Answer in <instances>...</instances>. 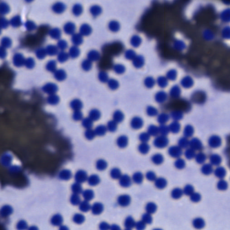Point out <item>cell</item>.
<instances>
[{
	"label": "cell",
	"instance_id": "obj_1",
	"mask_svg": "<svg viewBox=\"0 0 230 230\" xmlns=\"http://www.w3.org/2000/svg\"><path fill=\"white\" fill-rule=\"evenodd\" d=\"M169 140L166 136H158L154 140L153 144L156 147L158 148H163L168 145Z\"/></svg>",
	"mask_w": 230,
	"mask_h": 230
},
{
	"label": "cell",
	"instance_id": "obj_2",
	"mask_svg": "<svg viewBox=\"0 0 230 230\" xmlns=\"http://www.w3.org/2000/svg\"><path fill=\"white\" fill-rule=\"evenodd\" d=\"M168 153L171 157L178 158L182 154L181 148L177 146L170 147L168 149Z\"/></svg>",
	"mask_w": 230,
	"mask_h": 230
},
{
	"label": "cell",
	"instance_id": "obj_3",
	"mask_svg": "<svg viewBox=\"0 0 230 230\" xmlns=\"http://www.w3.org/2000/svg\"><path fill=\"white\" fill-rule=\"evenodd\" d=\"M118 204L122 207H126L130 205L131 201V198L128 195H121L117 199Z\"/></svg>",
	"mask_w": 230,
	"mask_h": 230
},
{
	"label": "cell",
	"instance_id": "obj_4",
	"mask_svg": "<svg viewBox=\"0 0 230 230\" xmlns=\"http://www.w3.org/2000/svg\"><path fill=\"white\" fill-rule=\"evenodd\" d=\"M130 125L132 128L135 130H138L142 127L143 121L140 117L135 116L132 119Z\"/></svg>",
	"mask_w": 230,
	"mask_h": 230
},
{
	"label": "cell",
	"instance_id": "obj_5",
	"mask_svg": "<svg viewBox=\"0 0 230 230\" xmlns=\"http://www.w3.org/2000/svg\"><path fill=\"white\" fill-rule=\"evenodd\" d=\"M119 183L120 185L123 187H128L130 186L132 184L131 178L127 175H122L119 179Z\"/></svg>",
	"mask_w": 230,
	"mask_h": 230
},
{
	"label": "cell",
	"instance_id": "obj_6",
	"mask_svg": "<svg viewBox=\"0 0 230 230\" xmlns=\"http://www.w3.org/2000/svg\"><path fill=\"white\" fill-rule=\"evenodd\" d=\"M116 143L120 148H125L128 144V137L126 135L120 136L117 139Z\"/></svg>",
	"mask_w": 230,
	"mask_h": 230
},
{
	"label": "cell",
	"instance_id": "obj_7",
	"mask_svg": "<svg viewBox=\"0 0 230 230\" xmlns=\"http://www.w3.org/2000/svg\"><path fill=\"white\" fill-rule=\"evenodd\" d=\"M155 181V186L159 189H164L167 184L166 180L163 177L157 178Z\"/></svg>",
	"mask_w": 230,
	"mask_h": 230
},
{
	"label": "cell",
	"instance_id": "obj_8",
	"mask_svg": "<svg viewBox=\"0 0 230 230\" xmlns=\"http://www.w3.org/2000/svg\"><path fill=\"white\" fill-rule=\"evenodd\" d=\"M135 224L136 222L134 220V218L130 216H129L126 218L124 225L126 229H132L135 226Z\"/></svg>",
	"mask_w": 230,
	"mask_h": 230
},
{
	"label": "cell",
	"instance_id": "obj_9",
	"mask_svg": "<svg viewBox=\"0 0 230 230\" xmlns=\"http://www.w3.org/2000/svg\"><path fill=\"white\" fill-rule=\"evenodd\" d=\"M170 116L169 114L166 113H162L160 114L157 117V121L160 125L165 124L166 122L170 120Z\"/></svg>",
	"mask_w": 230,
	"mask_h": 230
},
{
	"label": "cell",
	"instance_id": "obj_10",
	"mask_svg": "<svg viewBox=\"0 0 230 230\" xmlns=\"http://www.w3.org/2000/svg\"><path fill=\"white\" fill-rule=\"evenodd\" d=\"M113 119L116 123L122 122L124 119V115L122 111L120 110L115 111L113 115Z\"/></svg>",
	"mask_w": 230,
	"mask_h": 230
},
{
	"label": "cell",
	"instance_id": "obj_11",
	"mask_svg": "<svg viewBox=\"0 0 230 230\" xmlns=\"http://www.w3.org/2000/svg\"><path fill=\"white\" fill-rule=\"evenodd\" d=\"M170 131L174 134L179 133L180 129V126L177 121H174L169 126Z\"/></svg>",
	"mask_w": 230,
	"mask_h": 230
},
{
	"label": "cell",
	"instance_id": "obj_12",
	"mask_svg": "<svg viewBox=\"0 0 230 230\" xmlns=\"http://www.w3.org/2000/svg\"><path fill=\"white\" fill-rule=\"evenodd\" d=\"M147 133L150 136H157L159 134V127L155 125H150L147 129Z\"/></svg>",
	"mask_w": 230,
	"mask_h": 230
},
{
	"label": "cell",
	"instance_id": "obj_13",
	"mask_svg": "<svg viewBox=\"0 0 230 230\" xmlns=\"http://www.w3.org/2000/svg\"><path fill=\"white\" fill-rule=\"evenodd\" d=\"M152 162L156 165H161L164 161V157L160 153L155 154L151 158Z\"/></svg>",
	"mask_w": 230,
	"mask_h": 230
},
{
	"label": "cell",
	"instance_id": "obj_14",
	"mask_svg": "<svg viewBox=\"0 0 230 230\" xmlns=\"http://www.w3.org/2000/svg\"><path fill=\"white\" fill-rule=\"evenodd\" d=\"M159 134L161 135L166 136L170 133V130L169 126H167L165 124L160 125L159 127Z\"/></svg>",
	"mask_w": 230,
	"mask_h": 230
},
{
	"label": "cell",
	"instance_id": "obj_15",
	"mask_svg": "<svg viewBox=\"0 0 230 230\" xmlns=\"http://www.w3.org/2000/svg\"><path fill=\"white\" fill-rule=\"evenodd\" d=\"M170 116L175 121H177L182 118V111L180 110L172 111Z\"/></svg>",
	"mask_w": 230,
	"mask_h": 230
},
{
	"label": "cell",
	"instance_id": "obj_16",
	"mask_svg": "<svg viewBox=\"0 0 230 230\" xmlns=\"http://www.w3.org/2000/svg\"><path fill=\"white\" fill-rule=\"evenodd\" d=\"M138 150L142 154H146L150 150V146L146 142H142L139 146Z\"/></svg>",
	"mask_w": 230,
	"mask_h": 230
},
{
	"label": "cell",
	"instance_id": "obj_17",
	"mask_svg": "<svg viewBox=\"0 0 230 230\" xmlns=\"http://www.w3.org/2000/svg\"><path fill=\"white\" fill-rule=\"evenodd\" d=\"M103 210V206L101 203H96L93 205L92 211L95 215H99L102 212Z\"/></svg>",
	"mask_w": 230,
	"mask_h": 230
},
{
	"label": "cell",
	"instance_id": "obj_18",
	"mask_svg": "<svg viewBox=\"0 0 230 230\" xmlns=\"http://www.w3.org/2000/svg\"><path fill=\"white\" fill-rule=\"evenodd\" d=\"M132 179L135 183L137 184H141L143 180V175L142 172H135L132 177Z\"/></svg>",
	"mask_w": 230,
	"mask_h": 230
},
{
	"label": "cell",
	"instance_id": "obj_19",
	"mask_svg": "<svg viewBox=\"0 0 230 230\" xmlns=\"http://www.w3.org/2000/svg\"><path fill=\"white\" fill-rule=\"evenodd\" d=\"M146 210L148 214H154L157 210V206L153 202H149L146 205Z\"/></svg>",
	"mask_w": 230,
	"mask_h": 230
},
{
	"label": "cell",
	"instance_id": "obj_20",
	"mask_svg": "<svg viewBox=\"0 0 230 230\" xmlns=\"http://www.w3.org/2000/svg\"><path fill=\"white\" fill-rule=\"evenodd\" d=\"M110 175L112 179L114 180L120 179L122 175L120 169L117 168H113L111 171Z\"/></svg>",
	"mask_w": 230,
	"mask_h": 230
},
{
	"label": "cell",
	"instance_id": "obj_21",
	"mask_svg": "<svg viewBox=\"0 0 230 230\" xmlns=\"http://www.w3.org/2000/svg\"><path fill=\"white\" fill-rule=\"evenodd\" d=\"M117 128V123L114 121V120H111L109 121L107 123V130L111 132H114L116 131Z\"/></svg>",
	"mask_w": 230,
	"mask_h": 230
},
{
	"label": "cell",
	"instance_id": "obj_22",
	"mask_svg": "<svg viewBox=\"0 0 230 230\" xmlns=\"http://www.w3.org/2000/svg\"><path fill=\"white\" fill-rule=\"evenodd\" d=\"M182 195V191L180 188H175L171 192V196L174 199H179L181 197Z\"/></svg>",
	"mask_w": 230,
	"mask_h": 230
},
{
	"label": "cell",
	"instance_id": "obj_23",
	"mask_svg": "<svg viewBox=\"0 0 230 230\" xmlns=\"http://www.w3.org/2000/svg\"><path fill=\"white\" fill-rule=\"evenodd\" d=\"M147 113L150 116H156L158 115V111L157 109L152 107H148L147 109Z\"/></svg>",
	"mask_w": 230,
	"mask_h": 230
},
{
	"label": "cell",
	"instance_id": "obj_24",
	"mask_svg": "<svg viewBox=\"0 0 230 230\" xmlns=\"http://www.w3.org/2000/svg\"><path fill=\"white\" fill-rule=\"evenodd\" d=\"M150 135L147 132H143L139 136V139L142 142H146L150 140Z\"/></svg>",
	"mask_w": 230,
	"mask_h": 230
},
{
	"label": "cell",
	"instance_id": "obj_25",
	"mask_svg": "<svg viewBox=\"0 0 230 230\" xmlns=\"http://www.w3.org/2000/svg\"><path fill=\"white\" fill-rule=\"evenodd\" d=\"M142 221L146 224H151L152 221V218L150 214L148 213H145L143 214L142 216Z\"/></svg>",
	"mask_w": 230,
	"mask_h": 230
},
{
	"label": "cell",
	"instance_id": "obj_26",
	"mask_svg": "<svg viewBox=\"0 0 230 230\" xmlns=\"http://www.w3.org/2000/svg\"><path fill=\"white\" fill-rule=\"evenodd\" d=\"M146 177L148 180L150 181H154L156 180V175L155 172L151 171H149L147 172L146 175Z\"/></svg>",
	"mask_w": 230,
	"mask_h": 230
},
{
	"label": "cell",
	"instance_id": "obj_27",
	"mask_svg": "<svg viewBox=\"0 0 230 230\" xmlns=\"http://www.w3.org/2000/svg\"><path fill=\"white\" fill-rule=\"evenodd\" d=\"M107 128L104 126H99L96 129L97 134L99 135H103L106 133Z\"/></svg>",
	"mask_w": 230,
	"mask_h": 230
},
{
	"label": "cell",
	"instance_id": "obj_28",
	"mask_svg": "<svg viewBox=\"0 0 230 230\" xmlns=\"http://www.w3.org/2000/svg\"><path fill=\"white\" fill-rule=\"evenodd\" d=\"M175 166L177 169H182L184 168L185 166V162L182 159H178L175 161Z\"/></svg>",
	"mask_w": 230,
	"mask_h": 230
},
{
	"label": "cell",
	"instance_id": "obj_29",
	"mask_svg": "<svg viewBox=\"0 0 230 230\" xmlns=\"http://www.w3.org/2000/svg\"><path fill=\"white\" fill-rule=\"evenodd\" d=\"M107 163L104 160H100L97 162V167L99 170H104L107 168Z\"/></svg>",
	"mask_w": 230,
	"mask_h": 230
},
{
	"label": "cell",
	"instance_id": "obj_30",
	"mask_svg": "<svg viewBox=\"0 0 230 230\" xmlns=\"http://www.w3.org/2000/svg\"><path fill=\"white\" fill-rule=\"evenodd\" d=\"M135 227L137 230H144L146 228V223L142 221H140L136 223Z\"/></svg>",
	"mask_w": 230,
	"mask_h": 230
},
{
	"label": "cell",
	"instance_id": "obj_31",
	"mask_svg": "<svg viewBox=\"0 0 230 230\" xmlns=\"http://www.w3.org/2000/svg\"><path fill=\"white\" fill-rule=\"evenodd\" d=\"M189 142L187 141V139L183 137L181 138L179 141V146L180 147H182V148H185L188 146Z\"/></svg>",
	"mask_w": 230,
	"mask_h": 230
},
{
	"label": "cell",
	"instance_id": "obj_32",
	"mask_svg": "<svg viewBox=\"0 0 230 230\" xmlns=\"http://www.w3.org/2000/svg\"><path fill=\"white\" fill-rule=\"evenodd\" d=\"M110 226L106 222H101L100 225V230H109L110 229Z\"/></svg>",
	"mask_w": 230,
	"mask_h": 230
},
{
	"label": "cell",
	"instance_id": "obj_33",
	"mask_svg": "<svg viewBox=\"0 0 230 230\" xmlns=\"http://www.w3.org/2000/svg\"><path fill=\"white\" fill-rule=\"evenodd\" d=\"M191 133H192V129L190 126H187L185 128L184 131V134L186 136H190L191 135Z\"/></svg>",
	"mask_w": 230,
	"mask_h": 230
},
{
	"label": "cell",
	"instance_id": "obj_34",
	"mask_svg": "<svg viewBox=\"0 0 230 230\" xmlns=\"http://www.w3.org/2000/svg\"><path fill=\"white\" fill-rule=\"evenodd\" d=\"M90 182L91 184L93 185L97 184L100 182V179L96 176H94L91 179Z\"/></svg>",
	"mask_w": 230,
	"mask_h": 230
},
{
	"label": "cell",
	"instance_id": "obj_35",
	"mask_svg": "<svg viewBox=\"0 0 230 230\" xmlns=\"http://www.w3.org/2000/svg\"><path fill=\"white\" fill-rule=\"evenodd\" d=\"M92 116L94 119H99L100 116V112L97 111H93V113H92Z\"/></svg>",
	"mask_w": 230,
	"mask_h": 230
},
{
	"label": "cell",
	"instance_id": "obj_36",
	"mask_svg": "<svg viewBox=\"0 0 230 230\" xmlns=\"http://www.w3.org/2000/svg\"><path fill=\"white\" fill-rule=\"evenodd\" d=\"M165 99V96L163 95H159L156 97V100L159 102H162L164 101Z\"/></svg>",
	"mask_w": 230,
	"mask_h": 230
},
{
	"label": "cell",
	"instance_id": "obj_37",
	"mask_svg": "<svg viewBox=\"0 0 230 230\" xmlns=\"http://www.w3.org/2000/svg\"><path fill=\"white\" fill-rule=\"evenodd\" d=\"M110 230H121V228H120L119 226L117 225L116 224H112V225L111 226Z\"/></svg>",
	"mask_w": 230,
	"mask_h": 230
},
{
	"label": "cell",
	"instance_id": "obj_38",
	"mask_svg": "<svg viewBox=\"0 0 230 230\" xmlns=\"http://www.w3.org/2000/svg\"><path fill=\"white\" fill-rule=\"evenodd\" d=\"M185 155L186 157L188 158H190L193 155L192 151L191 150H188L185 152Z\"/></svg>",
	"mask_w": 230,
	"mask_h": 230
},
{
	"label": "cell",
	"instance_id": "obj_39",
	"mask_svg": "<svg viewBox=\"0 0 230 230\" xmlns=\"http://www.w3.org/2000/svg\"><path fill=\"white\" fill-rule=\"evenodd\" d=\"M153 230H162V229H159V228H156V229H154Z\"/></svg>",
	"mask_w": 230,
	"mask_h": 230
},
{
	"label": "cell",
	"instance_id": "obj_40",
	"mask_svg": "<svg viewBox=\"0 0 230 230\" xmlns=\"http://www.w3.org/2000/svg\"><path fill=\"white\" fill-rule=\"evenodd\" d=\"M131 230V229H126V230Z\"/></svg>",
	"mask_w": 230,
	"mask_h": 230
}]
</instances>
